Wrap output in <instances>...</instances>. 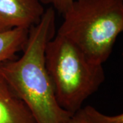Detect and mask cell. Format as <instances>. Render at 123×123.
<instances>
[{
    "mask_svg": "<svg viewBox=\"0 0 123 123\" xmlns=\"http://www.w3.org/2000/svg\"><path fill=\"white\" fill-rule=\"evenodd\" d=\"M55 11L50 6L29 30L22 55L0 66V74L37 123H64L73 115L59 105L46 67L45 49L55 36Z\"/></svg>",
    "mask_w": 123,
    "mask_h": 123,
    "instance_id": "6da1fadb",
    "label": "cell"
},
{
    "mask_svg": "<svg viewBox=\"0 0 123 123\" xmlns=\"http://www.w3.org/2000/svg\"><path fill=\"white\" fill-rule=\"evenodd\" d=\"M62 16L57 34L103 64L123 31V0H75Z\"/></svg>",
    "mask_w": 123,
    "mask_h": 123,
    "instance_id": "7a4b0ae2",
    "label": "cell"
},
{
    "mask_svg": "<svg viewBox=\"0 0 123 123\" xmlns=\"http://www.w3.org/2000/svg\"><path fill=\"white\" fill-rule=\"evenodd\" d=\"M45 62L57 103L71 114L105 79L103 64L92 62L75 43L58 34L47 44Z\"/></svg>",
    "mask_w": 123,
    "mask_h": 123,
    "instance_id": "3957f363",
    "label": "cell"
},
{
    "mask_svg": "<svg viewBox=\"0 0 123 123\" xmlns=\"http://www.w3.org/2000/svg\"><path fill=\"white\" fill-rule=\"evenodd\" d=\"M44 12L38 0H0V31L30 30L39 22Z\"/></svg>",
    "mask_w": 123,
    "mask_h": 123,
    "instance_id": "277c9868",
    "label": "cell"
},
{
    "mask_svg": "<svg viewBox=\"0 0 123 123\" xmlns=\"http://www.w3.org/2000/svg\"><path fill=\"white\" fill-rule=\"evenodd\" d=\"M0 123H37L30 110L0 74Z\"/></svg>",
    "mask_w": 123,
    "mask_h": 123,
    "instance_id": "5b68a950",
    "label": "cell"
},
{
    "mask_svg": "<svg viewBox=\"0 0 123 123\" xmlns=\"http://www.w3.org/2000/svg\"><path fill=\"white\" fill-rule=\"evenodd\" d=\"M28 33L29 30L22 28L0 31V66L5 62L14 59L16 53L23 51Z\"/></svg>",
    "mask_w": 123,
    "mask_h": 123,
    "instance_id": "8992f818",
    "label": "cell"
},
{
    "mask_svg": "<svg viewBox=\"0 0 123 123\" xmlns=\"http://www.w3.org/2000/svg\"><path fill=\"white\" fill-rule=\"evenodd\" d=\"M86 120L88 123H123V114L107 116L98 111L94 107L86 106L81 108Z\"/></svg>",
    "mask_w": 123,
    "mask_h": 123,
    "instance_id": "52a82bcc",
    "label": "cell"
},
{
    "mask_svg": "<svg viewBox=\"0 0 123 123\" xmlns=\"http://www.w3.org/2000/svg\"><path fill=\"white\" fill-rule=\"evenodd\" d=\"M43 5H50L55 11L63 14L75 0H38Z\"/></svg>",
    "mask_w": 123,
    "mask_h": 123,
    "instance_id": "ba28073f",
    "label": "cell"
},
{
    "mask_svg": "<svg viewBox=\"0 0 123 123\" xmlns=\"http://www.w3.org/2000/svg\"><path fill=\"white\" fill-rule=\"evenodd\" d=\"M64 123H88L80 109L72 115Z\"/></svg>",
    "mask_w": 123,
    "mask_h": 123,
    "instance_id": "9c48e42d",
    "label": "cell"
}]
</instances>
